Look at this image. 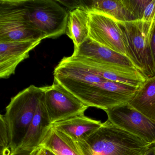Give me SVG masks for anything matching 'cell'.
Returning a JSON list of instances; mask_svg holds the SVG:
<instances>
[{"label":"cell","mask_w":155,"mask_h":155,"mask_svg":"<svg viewBox=\"0 0 155 155\" xmlns=\"http://www.w3.org/2000/svg\"><path fill=\"white\" fill-rule=\"evenodd\" d=\"M76 143L82 155H145L150 147L108 120L87 139Z\"/></svg>","instance_id":"cell-1"},{"label":"cell","mask_w":155,"mask_h":155,"mask_svg":"<svg viewBox=\"0 0 155 155\" xmlns=\"http://www.w3.org/2000/svg\"><path fill=\"white\" fill-rule=\"evenodd\" d=\"M47 87L31 85L12 98L4 115L8 127L12 153L20 147Z\"/></svg>","instance_id":"cell-2"},{"label":"cell","mask_w":155,"mask_h":155,"mask_svg":"<svg viewBox=\"0 0 155 155\" xmlns=\"http://www.w3.org/2000/svg\"><path fill=\"white\" fill-rule=\"evenodd\" d=\"M122 30L127 57L146 78L155 76L150 40L155 23L143 21H118Z\"/></svg>","instance_id":"cell-3"},{"label":"cell","mask_w":155,"mask_h":155,"mask_svg":"<svg viewBox=\"0 0 155 155\" xmlns=\"http://www.w3.org/2000/svg\"><path fill=\"white\" fill-rule=\"evenodd\" d=\"M45 38L31 24L24 0L0 1V41H41Z\"/></svg>","instance_id":"cell-4"},{"label":"cell","mask_w":155,"mask_h":155,"mask_svg":"<svg viewBox=\"0 0 155 155\" xmlns=\"http://www.w3.org/2000/svg\"><path fill=\"white\" fill-rule=\"evenodd\" d=\"M31 25L46 38L66 34L69 12L53 0H24Z\"/></svg>","instance_id":"cell-5"},{"label":"cell","mask_w":155,"mask_h":155,"mask_svg":"<svg viewBox=\"0 0 155 155\" xmlns=\"http://www.w3.org/2000/svg\"><path fill=\"white\" fill-rule=\"evenodd\" d=\"M108 120L117 127L150 144L155 141V120L140 112L128 103L105 110Z\"/></svg>","instance_id":"cell-6"},{"label":"cell","mask_w":155,"mask_h":155,"mask_svg":"<svg viewBox=\"0 0 155 155\" xmlns=\"http://www.w3.org/2000/svg\"><path fill=\"white\" fill-rule=\"evenodd\" d=\"M44 102L52 124L84 114L89 107L55 81L51 86L47 87L44 95Z\"/></svg>","instance_id":"cell-7"},{"label":"cell","mask_w":155,"mask_h":155,"mask_svg":"<svg viewBox=\"0 0 155 155\" xmlns=\"http://www.w3.org/2000/svg\"><path fill=\"white\" fill-rule=\"evenodd\" d=\"M88 27L90 38L127 57L122 30L117 21L104 13L91 11L89 13Z\"/></svg>","instance_id":"cell-8"},{"label":"cell","mask_w":155,"mask_h":155,"mask_svg":"<svg viewBox=\"0 0 155 155\" xmlns=\"http://www.w3.org/2000/svg\"><path fill=\"white\" fill-rule=\"evenodd\" d=\"M71 57L73 59L87 66L95 74L108 80L123 83L138 88L147 79L134 68L101 64L81 56L71 55Z\"/></svg>","instance_id":"cell-9"},{"label":"cell","mask_w":155,"mask_h":155,"mask_svg":"<svg viewBox=\"0 0 155 155\" xmlns=\"http://www.w3.org/2000/svg\"><path fill=\"white\" fill-rule=\"evenodd\" d=\"M41 41H0V78L7 79L15 73L17 66L29 57Z\"/></svg>","instance_id":"cell-10"},{"label":"cell","mask_w":155,"mask_h":155,"mask_svg":"<svg viewBox=\"0 0 155 155\" xmlns=\"http://www.w3.org/2000/svg\"><path fill=\"white\" fill-rule=\"evenodd\" d=\"M72 55L87 58L101 64L136 69L133 62L127 57L102 46L89 38L78 48H74Z\"/></svg>","instance_id":"cell-11"},{"label":"cell","mask_w":155,"mask_h":155,"mask_svg":"<svg viewBox=\"0 0 155 155\" xmlns=\"http://www.w3.org/2000/svg\"><path fill=\"white\" fill-rule=\"evenodd\" d=\"M44 95L38 105L30 126L18 148L33 150L38 147L52 127V124L44 102Z\"/></svg>","instance_id":"cell-12"},{"label":"cell","mask_w":155,"mask_h":155,"mask_svg":"<svg viewBox=\"0 0 155 155\" xmlns=\"http://www.w3.org/2000/svg\"><path fill=\"white\" fill-rule=\"evenodd\" d=\"M102 124L100 120L90 118L83 114L53 123L52 126L77 142L87 139Z\"/></svg>","instance_id":"cell-13"},{"label":"cell","mask_w":155,"mask_h":155,"mask_svg":"<svg viewBox=\"0 0 155 155\" xmlns=\"http://www.w3.org/2000/svg\"><path fill=\"white\" fill-rule=\"evenodd\" d=\"M75 8H83L89 12H98L112 17L118 21H134L127 0H75Z\"/></svg>","instance_id":"cell-14"},{"label":"cell","mask_w":155,"mask_h":155,"mask_svg":"<svg viewBox=\"0 0 155 155\" xmlns=\"http://www.w3.org/2000/svg\"><path fill=\"white\" fill-rule=\"evenodd\" d=\"M89 13L83 8H78L69 12L66 34L78 48L89 38Z\"/></svg>","instance_id":"cell-15"},{"label":"cell","mask_w":155,"mask_h":155,"mask_svg":"<svg viewBox=\"0 0 155 155\" xmlns=\"http://www.w3.org/2000/svg\"><path fill=\"white\" fill-rule=\"evenodd\" d=\"M128 103L140 112L155 120V76L146 79Z\"/></svg>","instance_id":"cell-16"},{"label":"cell","mask_w":155,"mask_h":155,"mask_svg":"<svg viewBox=\"0 0 155 155\" xmlns=\"http://www.w3.org/2000/svg\"><path fill=\"white\" fill-rule=\"evenodd\" d=\"M40 146L56 155H82L72 139L52 127Z\"/></svg>","instance_id":"cell-17"},{"label":"cell","mask_w":155,"mask_h":155,"mask_svg":"<svg viewBox=\"0 0 155 155\" xmlns=\"http://www.w3.org/2000/svg\"><path fill=\"white\" fill-rule=\"evenodd\" d=\"M134 20L155 23V0H127Z\"/></svg>","instance_id":"cell-18"},{"label":"cell","mask_w":155,"mask_h":155,"mask_svg":"<svg viewBox=\"0 0 155 155\" xmlns=\"http://www.w3.org/2000/svg\"><path fill=\"white\" fill-rule=\"evenodd\" d=\"M0 146L1 155L12 154L10 135L4 115L0 116Z\"/></svg>","instance_id":"cell-19"},{"label":"cell","mask_w":155,"mask_h":155,"mask_svg":"<svg viewBox=\"0 0 155 155\" xmlns=\"http://www.w3.org/2000/svg\"><path fill=\"white\" fill-rule=\"evenodd\" d=\"M150 51L155 70V25L152 30L150 40Z\"/></svg>","instance_id":"cell-20"},{"label":"cell","mask_w":155,"mask_h":155,"mask_svg":"<svg viewBox=\"0 0 155 155\" xmlns=\"http://www.w3.org/2000/svg\"><path fill=\"white\" fill-rule=\"evenodd\" d=\"M33 150L18 148L11 155H31Z\"/></svg>","instance_id":"cell-21"},{"label":"cell","mask_w":155,"mask_h":155,"mask_svg":"<svg viewBox=\"0 0 155 155\" xmlns=\"http://www.w3.org/2000/svg\"><path fill=\"white\" fill-rule=\"evenodd\" d=\"M31 155H45V149L40 146L33 150Z\"/></svg>","instance_id":"cell-22"},{"label":"cell","mask_w":155,"mask_h":155,"mask_svg":"<svg viewBox=\"0 0 155 155\" xmlns=\"http://www.w3.org/2000/svg\"><path fill=\"white\" fill-rule=\"evenodd\" d=\"M145 155H155V144L150 146Z\"/></svg>","instance_id":"cell-23"},{"label":"cell","mask_w":155,"mask_h":155,"mask_svg":"<svg viewBox=\"0 0 155 155\" xmlns=\"http://www.w3.org/2000/svg\"><path fill=\"white\" fill-rule=\"evenodd\" d=\"M45 155H56L48 150L46 149H45Z\"/></svg>","instance_id":"cell-24"},{"label":"cell","mask_w":155,"mask_h":155,"mask_svg":"<svg viewBox=\"0 0 155 155\" xmlns=\"http://www.w3.org/2000/svg\"><path fill=\"white\" fill-rule=\"evenodd\" d=\"M153 144H155V142H154V143H153Z\"/></svg>","instance_id":"cell-25"}]
</instances>
